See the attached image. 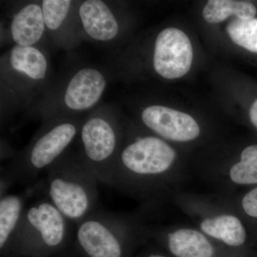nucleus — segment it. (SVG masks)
<instances>
[{
    "mask_svg": "<svg viewBox=\"0 0 257 257\" xmlns=\"http://www.w3.org/2000/svg\"><path fill=\"white\" fill-rule=\"evenodd\" d=\"M98 180L83 161L58 159L47 170L42 192L74 225L98 209Z\"/></svg>",
    "mask_w": 257,
    "mask_h": 257,
    "instance_id": "f257e3e1",
    "label": "nucleus"
},
{
    "mask_svg": "<svg viewBox=\"0 0 257 257\" xmlns=\"http://www.w3.org/2000/svg\"><path fill=\"white\" fill-rule=\"evenodd\" d=\"M40 189V196L27 204L11 244L24 251H50L64 246L75 233L72 224Z\"/></svg>",
    "mask_w": 257,
    "mask_h": 257,
    "instance_id": "f03ea898",
    "label": "nucleus"
},
{
    "mask_svg": "<svg viewBox=\"0 0 257 257\" xmlns=\"http://www.w3.org/2000/svg\"><path fill=\"white\" fill-rule=\"evenodd\" d=\"M176 152L156 137L138 138L120 152L112 172V187L132 178H151L167 172L173 164Z\"/></svg>",
    "mask_w": 257,
    "mask_h": 257,
    "instance_id": "7ed1b4c3",
    "label": "nucleus"
},
{
    "mask_svg": "<svg viewBox=\"0 0 257 257\" xmlns=\"http://www.w3.org/2000/svg\"><path fill=\"white\" fill-rule=\"evenodd\" d=\"M74 234L88 257H123L130 229L119 215L97 209L75 225Z\"/></svg>",
    "mask_w": 257,
    "mask_h": 257,
    "instance_id": "20e7f679",
    "label": "nucleus"
},
{
    "mask_svg": "<svg viewBox=\"0 0 257 257\" xmlns=\"http://www.w3.org/2000/svg\"><path fill=\"white\" fill-rule=\"evenodd\" d=\"M84 162L98 182L111 187L116 158L117 135L110 123L100 117L91 118L81 130Z\"/></svg>",
    "mask_w": 257,
    "mask_h": 257,
    "instance_id": "39448f33",
    "label": "nucleus"
},
{
    "mask_svg": "<svg viewBox=\"0 0 257 257\" xmlns=\"http://www.w3.org/2000/svg\"><path fill=\"white\" fill-rule=\"evenodd\" d=\"M193 50L187 35L179 29H165L155 42L153 64L155 71L166 79L183 77L192 66Z\"/></svg>",
    "mask_w": 257,
    "mask_h": 257,
    "instance_id": "423d86ee",
    "label": "nucleus"
},
{
    "mask_svg": "<svg viewBox=\"0 0 257 257\" xmlns=\"http://www.w3.org/2000/svg\"><path fill=\"white\" fill-rule=\"evenodd\" d=\"M142 119L147 127L172 141H191L200 133L199 125L192 116L167 106H148L144 110Z\"/></svg>",
    "mask_w": 257,
    "mask_h": 257,
    "instance_id": "0eeeda50",
    "label": "nucleus"
},
{
    "mask_svg": "<svg viewBox=\"0 0 257 257\" xmlns=\"http://www.w3.org/2000/svg\"><path fill=\"white\" fill-rule=\"evenodd\" d=\"M105 87V79L99 71L81 69L67 86L64 95L66 105L73 110L92 107L100 99Z\"/></svg>",
    "mask_w": 257,
    "mask_h": 257,
    "instance_id": "6e6552de",
    "label": "nucleus"
},
{
    "mask_svg": "<svg viewBox=\"0 0 257 257\" xmlns=\"http://www.w3.org/2000/svg\"><path fill=\"white\" fill-rule=\"evenodd\" d=\"M79 13L83 28L94 40L109 41L117 35V22L104 2L87 0L81 5Z\"/></svg>",
    "mask_w": 257,
    "mask_h": 257,
    "instance_id": "1a4fd4ad",
    "label": "nucleus"
},
{
    "mask_svg": "<svg viewBox=\"0 0 257 257\" xmlns=\"http://www.w3.org/2000/svg\"><path fill=\"white\" fill-rule=\"evenodd\" d=\"M33 187L23 194L7 193L0 199V248L10 246L15 231L20 224L28 197H31Z\"/></svg>",
    "mask_w": 257,
    "mask_h": 257,
    "instance_id": "9d476101",
    "label": "nucleus"
},
{
    "mask_svg": "<svg viewBox=\"0 0 257 257\" xmlns=\"http://www.w3.org/2000/svg\"><path fill=\"white\" fill-rule=\"evenodd\" d=\"M45 25L42 8L38 5L30 4L13 18L12 36L19 45L32 46L41 39Z\"/></svg>",
    "mask_w": 257,
    "mask_h": 257,
    "instance_id": "9b49d317",
    "label": "nucleus"
},
{
    "mask_svg": "<svg viewBox=\"0 0 257 257\" xmlns=\"http://www.w3.org/2000/svg\"><path fill=\"white\" fill-rule=\"evenodd\" d=\"M169 249L176 257H211L214 248L199 231L181 229L167 236Z\"/></svg>",
    "mask_w": 257,
    "mask_h": 257,
    "instance_id": "f8f14e48",
    "label": "nucleus"
},
{
    "mask_svg": "<svg viewBox=\"0 0 257 257\" xmlns=\"http://www.w3.org/2000/svg\"><path fill=\"white\" fill-rule=\"evenodd\" d=\"M201 228L206 234L221 240L229 246H241L246 240V231L236 216L221 215L209 218L202 221Z\"/></svg>",
    "mask_w": 257,
    "mask_h": 257,
    "instance_id": "ddd939ff",
    "label": "nucleus"
},
{
    "mask_svg": "<svg viewBox=\"0 0 257 257\" xmlns=\"http://www.w3.org/2000/svg\"><path fill=\"white\" fill-rule=\"evenodd\" d=\"M256 14L252 3L234 0H210L203 10L204 20L211 24L220 23L232 15L241 20H250Z\"/></svg>",
    "mask_w": 257,
    "mask_h": 257,
    "instance_id": "4468645a",
    "label": "nucleus"
},
{
    "mask_svg": "<svg viewBox=\"0 0 257 257\" xmlns=\"http://www.w3.org/2000/svg\"><path fill=\"white\" fill-rule=\"evenodd\" d=\"M12 67L30 78L40 80L45 77L47 62L43 54L32 46L16 45L10 53Z\"/></svg>",
    "mask_w": 257,
    "mask_h": 257,
    "instance_id": "2eb2a0df",
    "label": "nucleus"
},
{
    "mask_svg": "<svg viewBox=\"0 0 257 257\" xmlns=\"http://www.w3.org/2000/svg\"><path fill=\"white\" fill-rule=\"evenodd\" d=\"M226 30L236 45L257 53V19L235 18L230 22Z\"/></svg>",
    "mask_w": 257,
    "mask_h": 257,
    "instance_id": "dca6fc26",
    "label": "nucleus"
},
{
    "mask_svg": "<svg viewBox=\"0 0 257 257\" xmlns=\"http://www.w3.org/2000/svg\"><path fill=\"white\" fill-rule=\"evenodd\" d=\"M230 178L238 184H257V145L245 148L241 160L230 170Z\"/></svg>",
    "mask_w": 257,
    "mask_h": 257,
    "instance_id": "f3484780",
    "label": "nucleus"
},
{
    "mask_svg": "<svg viewBox=\"0 0 257 257\" xmlns=\"http://www.w3.org/2000/svg\"><path fill=\"white\" fill-rule=\"evenodd\" d=\"M71 3L69 0H44L42 15L45 25L52 30L58 29L68 14Z\"/></svg>",
    "mask_w": 257,
    "mask_h": 257,
    "instance_id": "a211bd4d",
    "label": "nucleus"
},
{
    "mask_svg": "<svg viewBox=\"0 0 257 257\" xmlns=\"http://www.w3.org/2000/svg\"><path fill=\"white\" fill-rule=\"evenodd\" d=\"M242 207L248 216L257 218V187L243 197Z\"/></svg>",
    "mask_w": 257,
    "mask_h": 257,
    "instance_id": "6ab92c4d",
    "label": "nucleus"
},
{
    "mask_svg": "<svg viewBox=\"0 0 257 257\" xmlns=\"http://www.w3.org/2000/svg\"><path fill=\"white\" fill-rule=\"evenodd\" d=\"M249 117L252 124L257 128V99L250 108Z\"/></svg>",
    "mask_w": 257,
    "mask_h": 257,
    "instance_id": "aec40b11",
    "label": "nucleus"
},
{
    "mask_svg": "<svg viewBox=\"0 0 257 257\" xmlns=\"http://www.w3.org/2000/svg\"><path fill=\"white\" fill-rule=\"evenodd\" d=\"M148 257H166L163 256V255L161 254H155V253H152V254H150Z\"/></svg>",
    "mask_w": 257,
    "mask_h": 257,
    "instance_id": "412c9836",
    "label": "nucleus"
}]
</instances>
